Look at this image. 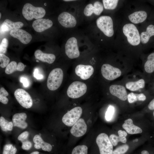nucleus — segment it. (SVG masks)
<instances>
[{"label":"nucleus","instance_id":"obj_1","mask_svg":"<svg viewBox=\"0 0 154 154\" xmlns=\"http://www.w3.org/2000/svg\"><path fill=\"white\" fill-rule=\"evenodd\" d=\"M121 19L118 12L114 14L102 15L89 26L86 36L93 45L103 48L113 47Z\"/></svg>","mask_w":154,"mask_h":154},{"label":"nucleus","instance_id":"obj_2","mask_svg":"<svg viewBox=\"0 0 154 154\" xmlns=\"http://www.w3.org/2000/svg\"><path fill=\"white\" fill-rule=\"evenodd\" d=\"M113 47L125 51L141 50L138 26L122 18L116 33Z\"/></svg>","mask_w":154,"mask_h":154},{"label":"nucleus","instance_id":"obj_3","mask_svg":"<svg viewBox=\"0 0 154 154\" xmlns=\"http://www.w3.org/2000/svg\"><path fill=\"white\" fill-rule=\"evenodd\" d=\"M119 13L123 19L138 26L146 21L149 11L143 1L125 0Z\"/></svg>","mask_w":154,"mask_h":154},{"label":"nucleus","instance_id":"obj_4","mask_svg":"<svg viewBox=\"0 0 154 154\" xmlns=\"http://www.w3.org/2000/svg\"><path fill=\"white\" fill-rule=\"evenodd\" d=\"M90 42L87 36L82 33L76 32L70 33L64 45L65 54L70 59L77 58L80 55V46Z\"/></svg>","mask_w":154,"mask_h":154},{"label":"nucleus","instance_id":"obj_5","mask_svg":"<svg viewBox=\"0 0 154 154\" xmlns=\"http://www.w3.org/2000/svg\"><path fill=\"white\" fill-rule=\"evenodd\" d=\"M138 26L142 49L154 42V23L146 21Z\"/></svg>","mask_w":154,"mask_h":154},{"label":"nucleus","instance_id":"obj_6","mask_svg":"<svg viewBox=\"0 0 154 154\" xmlns=\"http://www.w3.org/2000/svg\"><path fill=\"white\" fill-rule=\"evenodd\" d=\"M103 5L102 0H94L86 5L82 9L81 15L86 19H96L103 13Z\"/></svg>","mask_w":154,"mask_h":154},{"label":"nucleus","instance_id":"obj_7","mask_svg":"<svg viewBox=\"0 0 154 154\" xmlns=\"http://www.w3.org/2000/svg\"><path fill=\"white\" fill-rule=\"evenodd\" d=\"M78 15L71 11H63L58 15V20L62 27L70 31L75 29L78 24Z\"/></svg>","mask_w":154,"mask_h":154},{"label":"nucleus","instance_id":"obj_8","mask_svg":"<svg viewBox=\"0 0 154 154\" xmlns=\"http://www.w3.org/2000/svg\"><path fill=\"white\" fill-rule=\"evenodd\" d=\"M22 14L27 20L31 21L33 19H41L46 13L45 10L42 7H35L30 3L25 4L22 11Z\"/></svg>","mask_w":154,"mask_h":154},{"label":"nucleus","instance_id":"obj_9","mask_svg":"<svg viewBox=\"0 0 154 154\" xmlns=\"http://www.w3.org/2000/svg\"><path fill=\"white\" fill-rule=\"evenodd\" d=\"M63 72L60 68L52 70L49 73L47 81L48 88L54 91L57 89L61 85L63 80Z\"/></svg>","mask_w":154,"mask_h":154},{"label":"nucleus","instance_id":"obj_10","mask_svg":"<svg viewBox=\"0 0 154 154\" xmlns=\"http://www.w3.org/2000/svg\"><path fill=\"white\" fill-rule=\"evenodd\" d=\"M87 90V86L85 83L79 81H75L69 85L67 91V94L70 98H77L84 95L86 93Z\"/></svg>","mask_w":154,"mask_h":154},{"label":"nucleus","instance_id":"obj_11","mask_svg":"<svg viewBox=\"0 0 154 154\" xmlns=\"http://www.w3.org/2000/svg\"><path fill=\"white\" fill-rule=\"evenodd\" d=\"M96 142L99 147L100 154H112L113 145L108 135L104 133L100 134L97 137Z\"/></svg>","mask_w":154,"mask_h":154},{"label":"nucleus","instance_id":"obj_12","mask_svg":"<svg viewBox=\"0 0 154 154\" xmlns=\"http://www.w3.org/2000/svg\"><path fill=\"white\" fill-rule=\"evenodd\" d=\"M82 112V109L81 107H75L63 116L62 121L66 125L69 127L72 126L80 119Z\"/></svg>","mask_w":154,"mask_h":154},{"label":"nucleus","instance_id":"obj_13","mask_svg":"<svg viewBox=\"0 0 154 154\" xmlns=\"http://www.w3.org/2000/svg\"><path fill=\"white\" fill-rule=\"evenodd\" d=\"M104 15L114 14L117 13L122 7L125 0H102Z\"/></svg>","mask_w":154,"mask_h":154},{"label":"nucleus","instance_id":"obj_14","mask_svg":"<svg viewBox=\"0 0 154 154\" xmlns=\"http://www.w3.org/2000/svg\"><path fill=\"white\" fill-rule=\"evenodd\" d=\"M14 95L17 102L23 108L28 109L32 106L33 101L31 96L23 89H17L15 90Z\"/></svg>","mask_w":154,"mask_h":154},{"label":"nucleus","instance_id":"obj_15","mask_svg":"<svg viewBox=\"0 0 154 154\" xmlns=\"http://www.w3.org/2000/svg\"><path fill=\"white\" fill-rule=\"evenodd\" d=\"M101 72L103 77L109 80H112L117 78L121 74V71L119 68L108 63L104 64L102 65Z\"/></svg>","mask_w":154,"mask_h":154},{"label":"nucleus","instance_id":"obj_16","mask_svg":"<svg viewBox=\"0 0 154 154\" xmlns=\"http://www.w3.org/2000/svg\"><path fill=\"white\" fill-rule=\"evenodd\" d=\"M76 75L82 80L89 79L93 74L94 72L93 67L90 65L79 64L75 68Z\"/></svg>","mask_w":154,"mask_h":154},{"label":"nucleus","instance_id":"obj_17","mask_svg":"<svg viewBox=\"0 0 154 154\" xmlns=\"http://www.w3.org/2000/svg\"><path fill=\"white\" fill-rule=\"evenodd\" d=\"M87 129V125L85 120L81 118L72 126L70 132L73 136L79 137L83 136L86 133Z\"/></svg>","mask_w":154,"mask_h":154},{"label":"nucleus","instance_id":"obj_18","mask_svg":"<svg viewBox=\"0 0 154 154\" xmlns=\"http://www.w3.org/2000/svg\"><path fill=\"white\" fill-rule=\"evenodd\" d=\"M10 35L14 38L18 39L21 43L25 44L29 43L32 39L31 35L26 31L18 29L11 31Z\"/></svg>","mask_w":154,"mask_h":154},{"label":"nucleus","instance_id":"obj_19","mask_svg":"<svg viewBox=\"0 0 154 154\" xmlns=\"http://www.w3.org/2000/svg\"><path fill=\"white\" fill-rule=\"evenodd\" d=\"M53 25V22L51 20L41 18L34 21L32 26L36 31L41 32L50 28Z\"/></svg>","mask_w":154,"mask_h":154},{"label":"nucleus","instance_id":"obj_20","mask_svg":"<svg viewBox=\"0 0 154 154\" xmlns=\"http://www.w3.org/2000/svg\"><path fill=\"white\" fill-rule=\"evenodd\" d=\"M110 93L120 100L125 101L127 98V94L126 89L123 86L118 85H112L109 88Z\"/></svg>","mask_w":154,"mask_h":154},{"label":"nucleus","instance_id":"obj_21","mask_svg":"<svg viewBox=\"0 0 154 154\" xmlns=\"http://www.w3.org/2000/svg\"><path fill=\"white\" fill-rule=\"evenodd\" d=\"M24 24L22 22H14L9 19H6L2 23L0 27L1 33L11 31L21 28Z\"/></svg>","mask_w":154,"mask_h":154},{"label":"nucleus","instance_id":"obj_22","mask_svg":"<svg viewBox=\"0 0 154 154\" xmlns=\"http://www.w3.org/2000/svg\"><path fill=\"white\" fill-rule=\"evenodd\" d=\"M27 115L25 113L15 114L13 116L12 120L14 126H16L23 129L26 128L28 125L25 121Z\"/></svg>","mask_w":154,"mask_h":154},{"label":"nucleus","instance_id":"obj_23","mask_svg":"<svg viewBox=\"0 0 154 154\" xmlns=\"http://www.w3.org/2000/svg\"><path fill=\"white\" fill-rule=\"evenodd\" d=\"M122 126L126 132L129 134L140 133L142 132L140 128L133 124L132 120L130 118L125 120Z\"/></svg>","mask_w":154,"mask_h":154},{"label":"nucleus","instance_id":"obj_24","mask_svg":"<svg viewBox=\"0 0 154 154\" xmlns=\"http://www.w3.org/2000/svg\"><path fill=\"white\" fill-rule=\"evenodd\" d=\"M33 141L35 143L34 147L36 149L41 148L43 151L48 152H50L52 150V147L51 144L44 142L39 135H35L33 137Z\"/></svg>","mask_w":154,"mask_h":154},{"label":"nucleus","instance_id":"obj_25","mask_svg":"<svg viewBox=\"0 0 154 154\" xmlns=\"http://www.w3.org/2000/svg\"><path fill=\"white\" fill-rule=\"evenodd\" d=\"M34 54L35 57L38 59L49 64L54 62L56 59V56L54 54L44 53L39 49L36 50Z\"/></svg>","mask_w":154,"mask_h":154},{"label":"nucleus","instance_id":"obj_26","mask_svg":"<svg viewBox=\"0 0 154 154\" xmlns=\"http://www.w3.org/2000/svg\"><path fill=\"white\" fill-rule=\"evenodd\" d=\"M118 133L119 136L114 134H112L109 137L110 141L113 146H116L119 142L123 143H125L126 142V137L127 135V132L124 131L119 130Z\"/></svg>","mask_w":154,"mask_h":154},{"label":"nucleus","instance_id":"obj_27","mask_svg":"<svg viewBox=\"0 0 154 154\" xmlns=\"http://www.w3.org/2000/svg\"><path fill=\"white\" fill-rule=\"evenodd\" d=\"M144 68L146 72L148 73H151L154 72V52L147 56L144 64Z\"/></svg>","mask_w":154,"mask_h":154},{"label":"nucleus","instance_id":"obj_28","mask_svg":"<svg viewBox=\"0 0 154 154\" xmlns=\"http://www.w3.org/2000/svg\"><path fill=\"white\" fill-rule=\"evenodd\" d=\"M145 86V82L144 80L140 79L135 82H129L125 84L126 88L131 91H135L143 88Z\"/></svg>","mask_w":154,"mask_h":154},{"label":"nucleus","instance_id":"obj_29","mask_svg":"<svg viewBox=\"0 0 154 154\" xmlns=\"http://www.w3.org/2000/svg\"><path fill=\"white\" fill-rule=\"evenodd\" d=\"M88 147L85 145H79L73 149L72 154H88Z\"/></svg>","mask_w":154,"mask_h":154},{"label":"nucleus","instance_id":"obj_30","mask_svg":"<svg viewBox=\"0 0 154 154\" xmlns=\"http://www.w3.org/2000/svg\"><path fill=\"white\" fill-rule=\"evenodd\" d=\"M16 71H18L17 63L15 61H12L6 66L5 72L6 74H9Z\"/></svg>","mask_w":154,"mask_h":154},{"label":"nucleus","instance_id":"obj_31","mask_svg":"<svg viewBox=\"0 0 154 154\" xmlns=\"http://www.w3.org/2000/svg\"><path fill=\"white\" fill-rule=\"evenodd\" d=\"M17 148L11 144H7L3 148V154H15Z\"/></svg>","mask_w":154,"mask_h":154},{"label":"nucleus","instance_id":"obj_32","mask_svg":"<svg viewBox=\"0 0 154 154\" xmlns=\"http://www.w3.org/2000/svg\"><path fill=\"white\" fill-rule=\"evenodd\" d=\"M129 146L127 144H124L118 147L114 151L112 154H124L128 150Z\"/></svg>","mask_w":154,"mask_h":154},{"label":"nucleus","instance_id":"obj_33","mask_svg":"<svg viewBox=\"0 0 154 154\" xmlns=\"http://www.w3.org/2000/svg\"><path fill=\"white\" fill-rule=\"evenodd\" d=\"M10 61L9 58L4 54H0V66L4 68L7 66Z\"/></svg>","mask_w":154,"mask_h":154},{"label":"nucleus","instance_id":"obj_34","mask_svg":"<svg viewBox=\"0 0 154 154\" xmlns=\"http://www.w3.org/2000/svg\"><path fill=\"white\" fill-rule=\"evenodd\" d=\"M115 112L114 107L111 105L108 107L105 114V118L107 121H110L112 119Z\"/></svg>","mask_w":154,"mask_h":154},{"label":"nucleus","instance_id":"obj_35","mask_svg":"<svg viewBox=\"0 0 154 154\" xmlns=\"http://www.w3.org/2000/svg\"><path fill=\"white\" fill-rule=\"evenodd\" d=\"M8 42L6 38H3L0 45V54H4L7 51Z\"/></svg>","mask_w":154,"mask_h":154},{"label":"nucleus","instance_id":"obj_36","mask_svg":"<svg viewBox=\"0 0 154 154\" xmlns=\"http://www.w3.org/2000/svg\"><path fill=\"white\" fill-rule=\"evenodd\" d=\"M9 122L5 119L2 116H1L0 118V125L2 130L4 131H7V128Z\"/></svg>","mask_w":154,"mask_h":154},{"label":"nucleus","instance_id":"obj_37","mask_svg":"<svg viewBox=\"0 0 154 154\" xmlns=\"http://www.w3.org/2000/svg\"><path fill=\"white\" fill-rule=\"evenodd\" d=\"M138 94L131 92L127 95V98L129 103H132L137 100Z\"/></svg>","mask_w":154,"mask_h":154},{"label":"nucleus","instance_id":"obj_38","mask_svg":"<svg viewBox=\"0 0 154 154\" xmlns=\"http://www.w3.org/2000/svg\"><path fill=\"white\" fill-rule=\"evenodd\" d=\"M22 148L24 150H28L30 149L32 147L31 143L28 141L22 142Z\"/></svg>","mask_w":154,"mask_h":154},{"label":"nucleus","instance_id":"obj_39","mask_svg":"<svg viewBox=\"0 0 154 154\" xmlns=\"http://www.w3.org/2000/svg\"><path fill=\"white\" fill-rule=\"evenodd\" d=\"M29 135V133L26 131L21 133L18 137L17 139L18 140L23 142L26 139Z\"/></svg>","mask_w":154,"mask_h":154},{"label":"nucleus","instance_id":"obj_40","mask_svg":"<svg viewBox=\"0 0 154 154\" xmlns=\"http://www.w3.org/2000/svg\"><path fill=\"white\" fill-rule=\"evenodd\" d=\"M20 81L21 82L24 86L27 87L29 85V82L27 79L24 77H21L20 78Z\"/></svg>","mask_w":154,"mask_h":154},{"label":"nucleus","instance_id":"obj_41","mask_svg":"<svg viewBox=\"0 0 154 154\" xmlns=\"http://www.w3.org/2000/svg\"><path fill=\"white\" fill-rule=\"evenodd\" d=\"M33 76L35 78L38 80L41 79L43 78V75L39 73L38 70L37 68L34 70Z\"/></svg>","mask_w":154,"mask_h":154},{"label":"nucleus","instance_id":"obj_42","mask_svg":"<svg viewBox=\"0 0 154 154\" xmlns=\"http://www.w3.org/2000/svg\"><path fill=\"white\" fill-rule=\"evenodd\" d=\"M9 101L8 98L6 96L0 95V102L3 104H7Z\"/></svg>","mask_w":154,"mask_h":154},{"label":"nucleus","instance_id":"obj_43","mask_svg":"<svg viewBox=\"0 0 154 154\" xmlns=\"http://www.w3.org/2000/svg\"><path fill=\"white\" fill-rule=\"evenodd\" d=\"M148 108L150 110H154V98L150 102L148 105Z\"/></svg>","mask_w":154,"mask_h":154},{"label":"nucleus","instance_id":"obj_44","mask_svg":"<svg viewBox=\"0 0 154 154\" xmlns=\"http://www.w3.org/2000/svg\"><path fill=\"white\" fill-rule=\"evenodd\" d=\"M138 100L144 101L146 99V96L143 93L138 94Z\"/></svg>","mask_w":154,"mask_h":154},{"label":"nucleus","instance_id":"obj_45","mask_svg":"<svg viewBox=\"0 0 154 154\" xmlns=\"http://www.w3.org/2000/svg\"><path fill=\"white\" fill-rule=\"evenodd\" d=\"M17 68L18 71H23L25 69V65L23 63L19 62L17 64Z\"/></svg>","mask_w":154,"mask_h":154},{"label":"nucleus","instance_id":"obj_46","mask_svg":"<svg viewBox=\"0 0 154 154\" xmlns=\"http://www.w3.org/2000/svg\"><path fill=\"white\" fill-rule=\"evenodd\" d=\"M0 95L7 96H8L9 93L3 87H1L0 89Z\"/></svg>","mask_w":154,"mask_h":154},{"label":"nucleus","instance_id":"obj_47","mask_svg":"<svg viewBox=\"0 0 154 154\" xmlns=\"http://www.w3.org/2000/svg\"><path fill=\"white\" fill-rule=\"evenodd\" d=\"M13 125L12 122H9L7 128V131H11L12 130Z\"/></svg>","mask_w":154,"mask_h":154},{"label":"nucleus","instance_id":"obj_48","mask_svg":"<svg viewBox=\"0 0 154 154\" xmlns=\"http://www.w3.org/2000/svg\"><path fill=\"white\" fill-rule=\"evenodd\" d=\"M141 154H149V152L147 150H143L141 152Z\"/></svg>","mask_w":154,"mask_h":154},{"label":"nucleus","instance_id":"obj_49","mask_svg":"<svg viewBox=\"0 0 154 154\" xmlns=\"http://www.w3.org/2000/svg\"><path fill=\"white\" fill-rule=\"evenodd\" d=\"M39 152L38 151H34L31 153L30 154H39Z\"/></svg>","mask_w":154,"mask_h":154},{"label":"nucleus","instance_id":"obj_50","mask_svg":"<svg viewBox=\"0 0 154 154\" xmlns=\"http://www.w3.org/2000/svg\"><path fill=\"white\" fill-rule=\"evenodd\" d=\"M153 119H154V110L153 112Z\"/></svg>","mask_w":154,"mask_h":154},{"label":"nucleus","instance_id":"obj_51","mask_svg":"<svg viewBox=\"0 0 154 154\" xmlns=\"http://www.w3.org/2000/svg\"><path fill=\"white\" fill-rule=\"evenodd\" d=\"M0 18H1V13H0Z\"/></svg>","mask_w":154,"mask_h":154},{"label":"nucleus","instance_id":"obj_52","mask_svg":"<svg viewBox=\"0 0 154 154\" xmlns=\"http://www.w3.org/2000/svg\"><path fill=\"white\" fill-rule=\"evenodd\" d=\"M44 5H45L46 6V3H44Z\"/></svg>","mask_w":154,"mask_h":154}]
</instances>
